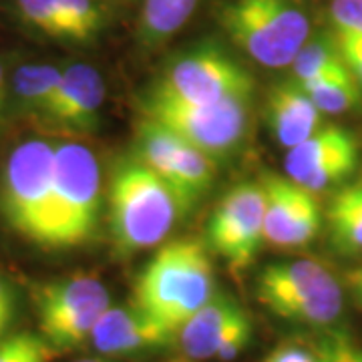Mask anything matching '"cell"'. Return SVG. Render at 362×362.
I'll return each mask as SVG.
<instances>
[{
    "mask_svg": "<svg viewBox=\"0 0 362 362\" xmlns=\"http://www.w3.org/2000/svg\"><path fill=\"white\" fill-rule=\"evenodd\" d=\"M33 300L39 334L54 352L87 344L95 324L111 306V296L103 280L87 272L39 284Z\"/></svg>",
    "mask_w": 362,
    "mask_h": 362,
    "instance_id": "ba28073f",
    "label": "cell"
},
{
    "mask_svg": "<svg viewBox=\"0 0 362 362\" xmlns=\"http://www.w3.org/2000/svg\"><path fill=\"white\" fill-rule=\"evenodd\" d=\"M349 286L354 298H356V302L362 306V264L349 274Z\"/></svg>",
    "mask_w": 362,
    "mask_h": 362,
    "instance_id": "f546056e",
    "label": "cell"
},
{
    "mask_svg": "<svg viewBox=\"0 0 362 362\" xmlns=\"http://www.w3.org/2000/svg\"><path fill=\"white\" fill-rule=\"evenodd\" d=\"M247 312L226 292H216L211 300L195 312L177 330V346L189 361H216L221 346L250 324Z\"/></svg>",
    "mask_w": 362,
    "mask_h": 362,
    "instance_id": "e0dca14e",
    "label": "cell"
},
{
    "mask_svg": "<svg viewBox=\"0 0 362 362\" xmlns=\"http://www.w3.org/2000/svg\"><path fill=\"white\" fill-rule=\"evenodd\" d=\"M54 354L40 334L16 332L0 338V362H49Z\"/></svg>",
    "mask_w": 362,
    "mask_h": 362,
    "instance_id": "cb8c5ba5",
    "label": "cell"
},
{
    "mask_svg": "<svg viewBox=\"0 0 362 362\" xmlns=\"http://www.w3.org/2000/svg\"><path fill=\"white\" fill-rule=\"evenodd\" d=\"M101 168L87 145H54L52 206L47 250H69L87 244L101 218Z\"/></svg>",
    "mask_w": 362,
    "mask_h": 362,
    "instance_id": "5b68a950",
    "label": "cell"
},
{
    "mask_svg": "<svg viewBox=\"0 0 362 362\" xmlns=\"http://www.w3.org/2000/svg\"><path fill=\"white\" fill-rule=\"evenodd\" d=\"M216 294L214 264L204 242L181 238L161 244L137 274L131 302L173 330Z\"/></svg>",
    "mask_w": 362,
    "mask_h": 362,
    "instance_id": "6da1fadb",
    "label": "cell"
},
{
    "mask_svg": "<svg viewBox=\"0 0 362 362\" xmlns=\"http://www.w3.org/2000/svg\"><path fill=\"white\" fill-rule=\"evenodd\" d=\"M342 54L338 49L337 37L332 30L316 33L314 37L304 42V47L298 51L296 59L292 61V78L296 83H306L316 75H320L326 69L342 65Z\"/></svg>",
    "mask_w": 362,
    "mask_h": 362,
    "instance_id": "603a6c76",
    "label": "cell"
},
{
    "mask_svg": "<svg viewBox=\"0 0 362 362\" xmlns=\"http://www.w3.org/2000/svg\"><path fill=\"white\" fill-rule=\"evenodd\" d=\"M328 242L332 250L346 256H362V177L342 183L324 209Z\"/></svg>",
    "mask_w": 362,
    "mask_h": 362,
    "instance_id": "d6986e66",
    "label": "cell"
},
{
    "mask_svg": "<svg viewBox=\"0 0 362 362\" xmlns=\"http://www.w3.org/2000/svg\"><path fill=\"white\" fill-rule=\"evenodd\" d=\"M254 78L232 52L216 40H202L171 54L147 90L189 105H216L233 97H252Z\"/></svg>",
    "mask_w": 362,
    "mask_h": 362,
    "instance_id": "8992f818",
    "label": "cell"
},
{
    "mask_svg": "<svg viewBox=\"0 0 362 362\" xmlns=\"http://www.w3.org/2000/svg\"><path fill=\"white\" fill-rule=\"evenodd\" d=\"M109 228L117 252L133 256L161 246L177 223L180 202L141 157H123L109 181Z\"/></svg>",
    "mask_w": 362,
    "mask_h": 362,
    "instance_id": "7a4b0ae2",
    "label": "cell"
},
{
    "mask_svg": "<svg viewBox=\"0 0 362 362\" xmlns=\"http://www.w3.org/2000/svg\"><path fill=\"white\" fill-rule=\"evenodd\" d=\"M54 145L28 139L16 145L0 177V214L8 228L47 250L52 206Z\"/></svg>",
    "mask_w": 362,
    "mask_h": 362,
    "instance_id": "52a82bcc",
    "label": "cell"
},
{
    "mask_svg": "<svg viewBox=\"0 0 362 362\" xmlns=\"http://www.w3.org/2000/svg\"><path fill=\"white\" fill-rule=\"evenodd\" d=\"M264 242V189L259 181H240L214 207L207 244L235 274L247 270Z\"/></svg>",
    "mask_w": 362,
    "mask_h": 362,
    "instance_id": "8fae6325",
    "label": "cell"
},
{
    "mask_svg": "<svg viewBox=\"0 0 362 362\" xmlns=\"http://www.w3.org/2000/svg\"><path fill=\"white\" fill-rule=\"evenodd\" d=\"M61 77V66L47 63H26L18 66L13 78V93L18 109L37 121H45Z\"/></svg>",
    "mask_w": 362,
    "mask_h": 362,
    "instance_id": "44dd1931",
    "label": "cell"
},
{
    "mask_svg": "<svg viewBox=\"0 0 362 362\" xmlns=\"http://www.w3.org/2000/svg\"><path fill=\"white\" fill-rule=\"evenodd\" d=\"M252 97H233L216 105H189L145 93L139 101L143 119L175 133L211 159L232 156L250 129Z\"/></svg>",
    "mask_w": 362,
    "mask_h": 362,
    "instance_id": "9c48e42d",
    "label": "cell"
},
{
    "mask_svg": "<svg viewBox=\"0 0 362 362\" xmlns=\"http://www.w3.org/2000/svg\"><path fill=\"white\" fill-rule=\"evenodd\" d=\"M218 23L240 51L266 69L292 65L312 28L298 0H223Z\"/></svg>",
    "mask_w": 362,
    "mask_h": 362,
    "instance_id": "3957f363",
    "label": "cell"
},
{
    "mask_svg": "<svg viewBox=\"0 0 362 362\" xmlns=\"http://www.w3.org/2000/svg\"><path fill=\"white\" fill-rule=\"evenodd\" d=\"M316 362H362V346L340 330H326L316 342Z\"/></svg>",
    "mask_w": 362,
    "mask_h": 362,
    "instance_id": "d4e9b609",
    "label": "cell"
},
{
    "mask_svg": "<svg viewBox=\"0 0 362 362\" xmlns=\"http://www.w3.org/2000/svg\"><path fill=\"white\" fill-rule=\"evenodd\" d=\"M264 362H316V356H314V349L302 346L296 342H284L278 349L272 350Z\"/></svg>",
    "mask_w": 362,
    "mask_h": 362,
    "instance_id": "83f0119b",
    "label": "cell"
},
{
    "mask_svg": "<svg viewBox=\"0 0 362 362\" xmlns=\"http://www.w3.org/2000/svg\"><path fill=\"white\" fill-rule=\"evenodd\" d=\"M121 2H129V0H121Z\"/></svg>",
    "mask_w": 362,
    "mask_h": 362,
    "instance_id": "836d02e7",
    "label": "cell"
},
{
    "mask_svg": "<svg viewBox=\"0 0 362 362\" xmlns=\"http://www.w3.org/2000/svg\"><path fill=\"white\" fill-rule=\"evenodd\" d=\"M202 0H143L135 26V40L143 51L168 45L197 13Z\"/></svg>",
    "mask_w": 362,
    "mask_h": 362,
    "instance_id": "ffe728a7",
    "label": "cell"
},
{
    "mask_svg": "<svg viewBox=\"0 0 362 362\" xmlns=\"http://www.w3.org/2000/svg\"><path fill=\"white\" fill-rule=\"evenodd\" d=\"M264 189V242L276 247H302L320 233L322 207L316 194L278 173H266Z\"/></svg>",
    "mask_w": 362,
    "mask_h": 362,
    "instance_id": "5bb4252c",
    "label": "cell"
},
{
    "mask_svg": "<svg viewBox=\"0 0 362 362\" xmlns=\"http://www.w3.org/2000/svg\"><path fill=\"white\" fill-rule=\"evenodd\" d=\"M18 23L40 39L90 47L109 26L103 0H14Z\"/></svg>",
    "mask_w": 362,
    "mask_h": 362,
    "instance_id": "4fadbf2b",
    "label": "cell"
},
{
    "mask_svg": "<svg viewBox=\"0 0 362 362\" xmlns=\"http://www.w3.org/2000/svg\"><path fill=\"white\" fill-rule=\"evenodd\" d=\"M324 117L294 78L270 87L264 101V119L268 129L286 151L322 129L326 125Z\"/></svg>",
    "mask_w": 362,
    "mask_h": 362,
    "instance_id": "ac0fdd59",
    "label": "cell"
},
{
    "mask_svg": "<svg viewBox=\"0 0 362 362\" xmlns=\"http://www.w3.org/2000/svg\"><path fill=\"white\" fill-rule=\"evenodd\" d=\"M73 362H113L111 358H78V361H73Z\"/></svg>",
    "mask_w": 362,
    "mask_h": 362,
    "instance_id": "1f68e13d",
    "label": "cell"
},
{
    "mask_svg": "<svg viewBox=\"0 0 362 362\" xmlns=\"http://www.w3.org/2000/svg\"><path fill=\"white\" fill-rule=\"evenodd\" d=\"M169 362H194V361H189V358H185V356H183V358H177V361H169Z\"/></svg>",
    "mask_w": 362,
    "mask_h": 362,
    "instance_id": "d6a6232c",
    "label": "cell"
},
{
    "mask_svg": "<svg viewBox=\"0 0 362 362\" xmlns=\"http://www.w3.org/2000/svg\"><path fill=\"white\" fill-rule=\"evenodd\" d=\"M344 65L362 87V35H334Z\"/></svg>",
    "mask_w": 362,
    "mask_h": 362,
    "instance_id": "4316f807",
    "label": "cell"
},
{
    "mask_svg": "<svg viewBox=\"0 0 362 362\" xmlns=\"http://www.w3.org/2000/svg\"><path fill=\"white\" fill-rule=\"evenodd\" d=\"M89 342L105 358H129L177 344V330L131 302L127 306H109L95 324Z\"/></svg>",
    "mask_w": 362,
    "mask_h": 362,
    "instance_id": "9a60e30c",
    "label": "cell"
},
{
    "mask_svg": "<svg viewBox=\"0 0 362 362\" xmlns=\"http://www.w3.org/2000/svg\"><path fill=\"white\" fill-rule=\"evenodd\" d=\"M14 312H16V298H14L13 286L0 274V338L6 337V330L14 320Z\"/></svg>",
    "mask_w": 362,
    "mask_h": 362,
    "instance_id": "f1b7e54d",
    "label": "cell"
},
{
    "mask_svg": "<svg viewBox=\"0 0 362 362\" xmlns=\"http://www.w3.org/2000/svg\"><path fill=\"white\" fill-rule=\"evenodd\" d=\"M358 157L361 147L354 133L340 125H324L286 151V177L312 194H320L349 180L358 168Z\"/></svg>",
    "mask_w": 362,
    "mask_h": 362,
    "instance_id": "7c38bea8",
    "label": "cell"
},
{
    "mask_svg": "<svg viewBox=\"0 0 362 362\" xmlns=\"http://www.w3.org/2000/svg\"><path fill=\"white\" fill-rule=\"evenodd\" d=\"M328 21L334 35H362V0H332Z\"/></svg>",
    "mask_w": 362,
    "mask_h": 362,
    "instance_id": "484cf974",
    "label": "cell"
},
{
    "mask_svg": "<svg viewBox=\"0 0 362 362\" xmlns=\"http://www.w3.org/2000/svg\"><path fill=\"white\" fill-rule=\"evenodd\" d=\"M298 85L306 90L324 115H342L362 101V87L344 63L326 69L320 75Z\"/></svg>",
    "mask_w": 362,
    "mask_h": 362,
    "instance_id": "7402d4cb",
    "label": "cell"
},
{
    "mask_svg": "<svg viewBox=\"0 0 362 362\" xmlns=\"http://www.w3.org/2000/svg\"><path fill=\"white\" fill-rule=\"evenodd\" d=\"M135 141V156L141 157L168 183L183 214L194 209L211 189L216 180V159L202 153L175 133L141 117Z\"/></svg>",
    "mask_w": 362,
    "mask_h": 362,
    "instance_id": "30bf717a",
    "label": "cell"
},
{
    "mask_svg": "<svg viewBox=\"0 0 362 362\" xmlns=\"http://www.w3.org/2000/svg\"><path fill=\"white\" fill-rule=\"evenodd\" d=\"M4 95H6V78H4V69L0 65V111L4 105Z\"/></svg>",
    "mask_w": 362,
    "mask_h": 362,
    "instance_id": "4dcf8cb0",
    "label": "cell"
},
{
    "mask_svg": "<svg viewBox=\"0 0 362 362\" xmlns=\"http://www.w3.org/2000/svg\"><path fill=\"white\" fill-rule=\"evenodd\" d=\"M259 304L286 322L330 330L344 314V290L316 259H280L258 274Z\"/></svg>",
    "mask_w": 362,
    "mask_h": 362,
    "instance_id": "277c9868",
    "label": "cell"
},
{
    "mask_svg": "<svg viewBox=\"0 0 362 362\" xmlns=\"http://www.w3.org/2000/svg\"><path fill=\"white\" fill-rule=\"evenodd\" d=\"M103 103L101 73L85 63H73L63 69L59 89L42 123L66 135H89L101 123Z\"/></svg>",
    "mask_w": 362,
    "mask_h": 362,
    "instance_id": "2e32d148",
    "label": "cell"
}]
</instances>
